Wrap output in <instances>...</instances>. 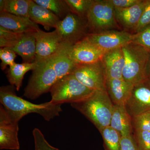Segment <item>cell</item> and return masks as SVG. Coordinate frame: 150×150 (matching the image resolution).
<instances>
[{
    "label": "cell",
    "instance_id": "obj_1",
    "mask_svg": "<svg viewBox=\"0 0 150 150\" xmlns=\"http://www.w3.org/2000/svg\"><path fill=\"white\" fill-rule=\"evenodd\" d=\"M15 88L11 85L2 86L0 88V102L11 118L18 122L24 116L31 113L41 115L49 121L59 116L62 111V105L51 101L35 104L18 96Z\"/></svg>",
    "mask_w": 150,
    "mask_h": 150
},
{
    "label": "cell",
    "instance_id": "obj_2",
    "mask_svg": "<svg viewBox=\"0 0 150 150\" xmlns=\"http://www.w3.org/2000/svg\"><path fill=\"white\" fill-rule=\"evenodd\" d=\"M71 105L91 121L99 131L110 126L114 105L106 91H96L86 99Z\"/></svg>",
    "mask_w": 150,
    "mask_h": 150
},
{
    "label": "cell",
    "instance_id": "obj_3",
    "mask_svg": "<svg viewBox=\"0 0 150 150\" xmlns=\"http://www.w3.org/2000/svg\"><path fill=\"white\" fill-rule=\"evenodd\" d=\"M58 52L51 58L37 64L24 89L23 95L28 98L37 99L43 94L50 92L59 79L55 67Z\"/></svg>",
    "mask_w": 150,
    "mask_h": 150
},
{
    "label": "cell",
    "instance_id": "obj_4",
    "mask_svg": "<svg viewBox=\"0 0 150 150\" xmlns=\"http://www.w3.org/2000/svg\"><path fill=\"white\" fill-rule=\"evenodd\" d=\"M122 50L125 59L123 71L124 80L134 87L149 80L146 68L149 52L132 42L122 47Z\"/></svg>",
    "mask_w": 150,
    "mask_h": 150
},
{
    "label": "cell",
    "instance_id": "obj_5",
    "mask_svg": "<svg viewBox=\"0 0 150 150\" xmlns=\"http://www.w3.org/2000/svg\"><path fill=\"white\" fill-rule=\"evenodd\" d=\"M94 91L70 74L60 79L52 87L50 101L56 104L76 103L86 99Z\"/></svg>",
    "mask_w": 150,
    "mask_h": 150
},
{
    "label": "cell",
    "instance_id": "obj_6",
    "mask_svg": "<svg viewBox=\"0 0 150 150\" xmlns=\"http://www.w3.org/2000/svg\"><path fill=\"white\" fill-rule=\"evenodd\" d=\"M90 33H99L119 28L115 8L109 0H93L86 17Z\"/></svg>",
    "mask_w": 150,
    "mask_h": 150
},
{
    "label": "cell",
    "instance_id": "obj_7",
    "mask_svg": "<svg viewBox=\"0 0 150 150\" xmlns=\"http://www.w3.org/2000/svg\"><path fill=\"white\" fill-rule=\"evenodd\" d=\"M62 43L72 46L89 34L86 18L70 13L60 22L55 28Z\"/></svg>",
    "mask_w": 150,
    "mask_h": 150
},
{
    "label": "cell",
    "instance_id": "obj_8",
    "mask_svg": "<svg viewBox=\"0 0 150 150\" xmlns=\"http://www.w3.org/2000/svg\"><path fill=\"white\" fill-rule=\"evenodd\" d=\"M71 74L90 89L95 91H106V78L101 61L76 65Z\"/></svg>",
    "mask_w": 150,
    "mask_h": 150
},
{
    "label": "cell",
    "instance_id": "obj_9",
    "mask_svg": "<svg viewBox=\"0 0 150 150\" xmlns=\"http://www.w3.org/2000/svg\"><path fill=\"white\" fill-rule=\"evenodd\" d=\"M134 33L126 30H111L97 33H89L86 38L90 42L104 52L122 48L132 42Z\"/></svg>",
    "mask_w": 150,
    "mask_h": 150
},
{
    "label": "cell",
    "instance_id": "obj_10",
    "mask_svg": "<svg viewBox=\"0 0 150 150\" xmlns=\"http://www.w3.org/2000/svg\"><path fill=\"white\" fill-rule=\"evenodd\" d=\"M35 32L19 34L10 40L0 38V47L8 48L21 57L23 63L35 62L36 56Z\"/></svg>",
    "mask_w": 150,
    "mask_h": 150
},
{
    "label": "cell",
    "instance_id": "obj_11",
    "mask_svg": "<svg viewBox=\"0 0 150 150\" xmlns=\"http://www.w3.org/2000/svg\"><path fill=\"white\" fill-rule=\"evenodd\" d=\"M18 122L11 118L2 105L0 106V149L18 150Z\"/></svg>",
    "mask_w": 150,
    "mask_h": 150
},
{
    "label": "cell",
    "instance_id": "obj_12",
    "mask_svg": "<svg viewBox=\"0 0 150 150\" xmlns=\"http://www.w3.org/2000/svg\"><path fill=\"white\" fill-rule=\"evenodd\" d=\"M36 40L35 63H42L56 54L63 43L55 29L52 32H45L40 30L35 33Z\"/></svg>",
    "mask_w": 150,
    "mask_h": 150
},
{
    "label": "cell",
    "instance_id": "obj_13",
    "mask_svg": "<svg viewBox=\"0 0 150 150\" xmlns=\"http://www.w3.org/2000/svg\"><path fill=\"white\" fill-rule=\"evenodd\" d=\"M105 53L86 38L71 46L68 52L70 59L76 65L99 62Z\"/></svg>",
    "mask_w": 150,
    "mask_h": 150
},
{
    "label": "cell",
    "instance_id": "obj_14",
    "mask_svg": "<svg viewBox=\"0 0 150 150\" xmlns=\"http://www.w3.org/2000/svg\"><path fill=\"white\" fill-rule=\"evenodd\" d=\"M126 108L131 117L150 110V80L134 87Z\"/></svg>",
    "mask_w": 150,
    "mask_h": 150
},
{
    "label": "cell",
    "instance_id": "obj_15",
    "mask_svg": "<svg viewBox=\"0 0 150 150\" xmlns=\"http://www.w3.org/2000/svg\"><path fill=\"white\" fill-rule=\"evenodd\" d=\"M101 62L106 80L123 79L125 59L122 48L105 52Z\"/></svg>",
    "mask_w": 150,
    "mask_h": 150
},
{
    "label": "cell",
    "instance_id": "obj_16",
    "mask_svg": "<svg viewBox=\"0 0 150 150\" xmlns=\"http://www.w3.org/2000/svg\"><path fill=\"white\" fill-rule=\"evenodd\" d=\"M0 26L18 34L36 32L40 30L38 24L29 18L5 12H0Z\"/></svg>",
    "mask_w": 150,
    "mask_h": 150
},
{
    "label": "cell",
    "instance_id": "obj_17",
    "mask_svg": "<svg viewBox=\"0 0 150 150\" xmlns=\"http://www.w3.org/2000/svg\"><path fill=\"white\" fill-rule=\"evenodd\" d=\"M148 0H141L137 4L127 8H115L116 21L125 29L134 30L138 25Z\"/></svg>",
    "mask_w": 150,
    "mask_h": 150
},
{
    "label": "cell",
    "instance_id": "obj_18",
    "mask_svg": "<svg viewBox=\"0 0 150 150\" xmlns=\"http://www.w3.org/2000/svg\"><path fill=\"white\" fill-rule=\"evenodd\" d=\"M133 88L123 79L106 80V90L113 105L126 107Z\"/></svg>",
    "mask_w": 150,
    "mask_h": 150
},
{
    "label": "cell",
    "instance_id": "obj_19",
    "mask_svg": "<svg viewBox=\"0 0 150 150\" xmlns=\"http://www.w3.org/2000/svg\"><path fill=\"white\" fill-rule=\"evenodd\" d=\"M29 18L36 24L43 25L47 30L52 28H56L61 21L51 11L37 4L33 0H30Z\"/></svg>",
    "mask_w": 150,
    "mask_h": 150
},
{
    "label": "cell",
    "instance_id": "obj_20",
    "mask_svg": "<svg viewBox=\"0 0 150 150\" xmlns=\"http://www.w3.org/2000/svg\"><path fill=\"white\" fill-rule=\"evenodd\" d=\"M110 126L118 131L121 137H129L132 135V118L125 106L114 105Z\"/></svg>",
    "mask_w": 150,
    "mask_h": 150
},
{
    "label": "cell",
    "instance_id": "obj_21",
    "mask_svg": "<svg viewBox=\"0 0 150 150\" xmlns=\"http://www.w3.org/2000/svg\"><path fill=\"white\" fill-rule=\"evenodd\" d=\"M37 64L32 63H15L9 67L7 73V78L11 85L13 86L17 91H19L22 85L23 80L26 73L35 69Z\"/></svg>",
    "mask_w": 150,
    "mask_h": 150
},
{
    "label": "cell",
    "instance_id": "obj_22",
    "mask_svg": "<svg viewBox=\"0 0 150 150\" xmlns=\"http://www.w3.org/2000/svg\"><path fill=\"white\" fill-rule=\"evenodd\" d=\"M30 3V0H1L0 12L29 18Z\"/></svg>",
    "mask_w": 150,
    "mask_h": 150
},
{
    "label": "cell",
    "instance_id": "obj_23",
    "mask_svg": "<svg viewBox=\"0 0 150 150\" xmlns=\"http://www.w3.org/2000/svg\"><path fill=\"white\" fill-rule=\"evenodd\" d=\"M37 4L52 11L62 20L71 13L65 0H33Z\"/></svg>",
    "mask_w": 150,
    "mask_h": 150
},
{
    "label": "cell",
    "instance_id": "obj_24",
    "mask_svg": "<svg viewBox=\"0 0 150 150\" xmlns=\"http://www.w3.org/2000/svg\"><path fill=\"white\" fill-rule=\"evenodd\" d=\"M102 135L105 150H121V136L111 126L99 131Z\"/></svg>",
    "mask_w": 150,
    "mask_h": 150
},
{
    "label": "cell",
    "instance_id": "obj_25",
    "mask_svg": "<svg viewBox=\"0 0 150 150\" xmlns=\"http://www.w3.org/2000/svg\"><path fill=\"white\" fill-rule=\"evenodd\" d=\"M71 12L78 16L86 18L93 0H65Z\"/></svg>",
    "mask_w": 150,
    "mask_h": 150
},
{
    "label": "cell",
    "instance_id": "obj_26",
    "mask_svg": "<svg viewBox=\"0 0 150 150\" xmlns=\"http://www.w3.org/2000/svg\"><path fill=\"white\" fill-rule=\"evenodd\" d=\"M131 118L133 131H150V110Z\"/></svg>",
    "mask_w": 150,
    "mask_h": 150
},
{
    "label": "cell",
    "instance_id": "obj_27",
    "mask_svg": "<svg viewBox=\"0 0 150 150\" xmlns=\"http://www.w3.org/2000/svg\"><path fill=\"white\" fill-rule=\"evenodd\" d=\"M33 136L34 139L35 150H60L48 143L39 129L35 128L33 129Z\"/></svg>",
    "mask_w": 150,
    "mask_h": 150
},
{
    "label": "cell",
    "instance_id": "obj_28",
    "mask_svg": "<svg viewBox=\"0 0 150 150\" xmlns=\"http://www.w3.org/2000/svg\"><path fill=\"white\" fill-rule=\"evenodd\" d=\"M132 136L140 150H150V131H133Z\"/></svg>",
    "mask_w": 150,
    "mask_h": 150
},
{
    "label": "cell",
    "instance_id": "obj_29",
    "mask_svg": "<svg viewBox=\"0 0 150 150\" xmlns=\"http://www.w3.org/2000/svg\"><path fill=\"white\" fill-rule=\"evenodd\" d=\"M132 43L140 45L150 52V26L141 32L134 33Z\"/></svg>",
    "mask_w": 150,
    "mask_h": 150
},
{
    "label": "cell",
    "instance_id": "obj_30",
    "mask_svg": "<svg viewBox=\"0 0 150 150\" xmlns=\"http://www.w3.org/2000/svg\"><path fill=\"white\" fill-rule=\"evenodd\" d=\"M16 54L10 49L8 48H1L0 49V59L1 61V69L4 70L7 66H12L15 63V60Z\"/></svg>",
    "mask_w": 150,
    "mask_h": 150
},
{
    "label": "cell",
    "instance_id": "obj_31",
    "mask_svg": "<svg viewBox=\"0 0 150 150\" xmlns=\"http://www.w3.org/2000/svg\"><path fill=\"white\" fill-rule=\"evenodd\" d=\"M150 26V0H148L138 25L134 30L135 33L141 32Z\"/></svg>",
    "mask_w": 150,
    "mask_h": 150
},
{
    "label": "cell",
    "instance_id": "obj_32",
    "mask_svg": "<svg viewBox=\"0 0 150 150\" xmlns=\"http://www.w3.org/2000/svg\"><path fill=\"white\" fill-rule=\"evenodd\" d=\"M121 150H140L133 136L121 137Z\"/></svg>",
    "mask_w": 150,
    "mask_h": 150
},
{
    "label": "cell",
    "instance_id": "obj_33",
    "mask_svg": "<svg viewBox=\"0 0 150 150\" xmlns=\"http://www.w3.org/2000/svg\"><path fill=\"white\" fill-rule=\"evenodd\" d=\"M141 0H109V1L115 8H127L137 4Z\"/></svg>",
    "mask_w": 150,
    "mask_h": 150
},
{
    "label": "cell",
    "instance_id": "obj_34",
    "mask_svg": "<svg viewBox=\"0 0 150 150\" xmlns=\"http://www.w3.org/2000/svg\"><path fill=\"white\" fill-rule=\"evenodd\" d=\"M19 34L0 26V38L6 40H12L18 36Z\"/></svg>",
    "mask_w": 150,
    "mask_h": 150
},
{
    "label": "cell",
    "instance_id": "obj_35",
    "mask_svg": "<svg viewBox=\"0 0 150 150\" xmlns=\"http://www.w3.org/2000/svg\"><path fill=\"white\" fill-rule=\"evenodd\" d=\"M146 73L148 79L150 80V52L146 65Z\"/></svg>",
    "mask_w": 150,
    "mask_h": 150
}]
</instances>
